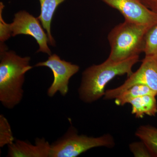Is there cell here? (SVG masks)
I'll list each match as a JSON object with an SVG mask.
<instances>
[{
	"label": "cell",
	"instance_id": "obj_1",
	"mask_svg": "<svg viewBox=\"0 0 157 157\" xmlns=\"http://www.w3.org/2000/svg\"><path fill=\"white\" fill-rule=\"evenodd\" d=\"M4 43L1 42L0 47V102L5 108L12 109L22 101L25 73L33 67L30 57L7 50Z\"/></svg>",
	"mask_w": 157,
	"mask_h": 157
},
{
	"label": "cell",
	"instance_id": "obj_2",
	"mask_svg": "<svg viewBox=\"0 0 157 157\" xmlns=\"http://www.w3.org/2000/svg\"><path fill=\"white\" fill-rule=\"evenodd\" d=\"M139 61V56L119 62L107 59L102 63L93 65L82 73L81 83L78 89V97L82 102L91 104L98 101L105 94L107 83L117 76L133 73L132 68Z\"/></svg>",
	"mask_w": 157,
	"mask_h": 157
},
{
	"label": "cell",
	"instance_id": "obj_3",
	"mask_svg": "<svg viewBox=\"0 0 157 157\" xmlns=\"http://www.w3.org/2000/svg\"><path fill=\"white\" fill-rule=\"evenodd\" d=\"M151 27L124 20L116 25L107 36L110 51L108 59L123 61L144 52L147 33Z\"/></svg>",
	"mask_w": 157,
	"mask_h": 157
},
{
	"label": "cell",
	"instance_id": "obj_4",
	"mask_svg": "<svg viewBox=\"0 0 157 157\" xmlns=\"http://www.w3.org/2000/svg\"><path fill=\"white\" fill-rule=\"evenodd\" d=\"M114 145V138L109 134L99 137L79 135L71 125L64 135L51 144L50 157H76L90 149Z\"/></svg>",
	"mask_w": 157,
	"mask_h": 157
},
{
	"label": "cell",
	"instance_id": "obj_5",
	"mask_svg": "<svg viewBox=\"0 0 157 157\" xmlns=\"http://www.w3.org/2000/svg\"><path fill=\"white\" fill-rule=\"evenodd\" d=\"M34 67H47L53 73V81L47 91L49 98L53 97L58 92L63 97L67 95L69 92L70 78L79 70L78 65L61 59L56 54L49 56L47 60L39 62Z\"/></svg>",
	"mask_w": 157,
	"mask_h": 157
},
{
	"label": "cell",
	"instance_id": "obj_6",
	"mask_svg": "<svg viewBox=\"0 0 157 157\" xmlns=\"http://www.w3.org/2000/svg\"><path fill=\"white\" fill-rule=\"evenodd\" d=\"M137 84L147 86L157 93V56H145L139 69L120 86L106 90L104 99H115L124 91Z\"/></svg>",
	"mask_w": 157,
	"mask_h": 157
},
{
	"label": "cell",
	"instance_id": "obj_7",
	"mask_svg": "<svg viewBox=\"0 0 157 157\" xmlns=\"http://www.w3.org/2000/svg\"><path fill=\"white\" fill-rule=\"evenodd\" d=\"M10 25L11 36L21 34L31 36L39 44V49L37 52H42L49 56L52 54L48 45V36L42 29L38 17H34L24 10L20 11L14 14L13 22Z\"/></svg>",
	"mask_w": 157,
	"mask_h": 157
},
{
	"label": "cell",
	"instance_id": "obj_8",
	"mask_svg": "<svg viewBox=\"0 0 157 157\" xmlns=\"http://www.w3.org/2000/svg\"><path fill=\"white\" fill-rule=\"evenodd\" d=\"M116 9L124 20L152 28L157 25V13L152 11L140 0H100Z\"/></svg>",
	"mask_w": 157,
	"mask_h": 157
},
{
	"label": "cell",
	"instance_id": "obj_9",
	"mask_svg": "<svg viewBox=\"0 0 157 157\" xmlns=\"http://www.w3.org/2000/svg\"><path fill=\"white\" fill-rule=\"evenodd\" d=\"M9 157H50L51 144L45 138L37 137L35 144L17 139L8 145Z\"/></svg>",
	"mask_w": 157,
	"mask_h": 157
},
{
	"label": "cell",
	"instance_id": "obj_10",
	"mask_svg": "<svg viewBox=\"0 0 157 157\" xmlns=\"http://www.w3.org/2000/svg\"><path fill=\"white\" fill-rule=\"evenodd\" d=\"M41 5V13L38 17L43 28L46 31L49 44L56 46V42L51 33V23L56 10L60 4L65 0H39Z\"/></svg>",
	"mask_w": 157,
	"mask_h": 157
},
{
	"label": "cell",
	"instance_id": "obj_11",
	"mask_svg": "<svg viewBox=\"0 0 157 157\" xmlns=\"http://www.w3.org/2000/svg\"><path fill=\"white\" fill-rule=\"evenodd\" d=\"M153 95H145L133 99L129 102L132 105V113L137 118L144 115L155 116L157 113V103Z\"/></svg>",
	"mask_w": 157,
	"mask_h": 157
},
{
	"label": "cell",
	"instance_id": "obj_12",
	"mask_svg": "<svg viewBox=\"0 0 157 157\" xmlns=\"http://www.w3.org/2000/svg\"><path fill=\"white\" fill-rule=\"evenodd\" d=\"M135 135L143 142L151 155L157 157V128L150 125L141 126Z\"/></svg>",
	"mask_w": 157,
	"mask_h": 157
},
{
	"label": "cell",
	"instance_id": "obj_13",
	"mask_svg": "<svg viewBox=\"0 0 157 157\" xmlns=\"http://www.w3.org/2000/svg\"><path fill=\"white\" fill-rule=\"evenodd\" d=\"M148 94L157 96V93L147 86L135 85L118 95L115 98L116 103L118 105H124L129 104L130 101L135 98Z\"/></svg>",
	"mask_w": 157,
	"mask_h": 157
},
{
	"label": "cell",
	"instance_id": "obj_14",
	"mask_svg": "<svg viewBox=\"0 0 157 157\" xmlns=\"http://www.w3.org/2000/svg\"><path fill=\"white\" fill-rule=\"evenodd\" d=\"M14 138L9 121L3 114L0 115V147L10 145Z\"/></svg>",
	"mask_w": 157,
	"mask_h": 157
},
{
	"label": "cell",
	"instance_id": "obj_15",
	"mask_svg": "<svg viewBox=\"0 0 157 157\" xmlns=\"http://www.w3.org/2000/svg\"><path fill=\"white\" fill-rule=\"evenodd\" d=\"M143 52L145 56H157V25L147 33Z\"/></svg>",
	"mask_w": 157,
	"mask_h": 157
},
{
	"label": "cell",
	"instance_id": "obj_16",
	"mask_svg": "<svg viewBox=\"0 0 157 157\" xmlns=\"http://www.w3.org/2000/svg\"><path fill=\"white\" fill-rule=\"evenodd\" d=\"M5 6L2 2H0V41L4 42L11 36L10 24L5 22L2 17L3 10Z\"/></svg>",
	"mask_w": 157,
	"mask_h": 157
},
{
	"label": "cell",
	"instance_id": "obj_17",
	"mask_svg": "<svg viewBox=\"0 0 157 157\" xmlns=\"http://www.w3.org/2000/svg\"><path fill=\"white\" fill-rule=\"evenodd\" d=\"M130 148L135 156H150L148 150L142 141L131 144Z\"/></svg>",
	"mask_w": 157,
	"mask_h": 157
},
{
	"label": "cell",
	"instance_id": "obj_18",
	"mask_svg": "<svg viewBox=\"0 0 157 157\" xmlns=\"http://www.w3.org/2000/svg\"><path fill=\"white\" fill-rule=\"evenodd\" d=\"M144 5L155 13H157V0H140Z\"/></svg>",
	"mask_w": 157,
	"mask_h": 157
}]
</instances>
